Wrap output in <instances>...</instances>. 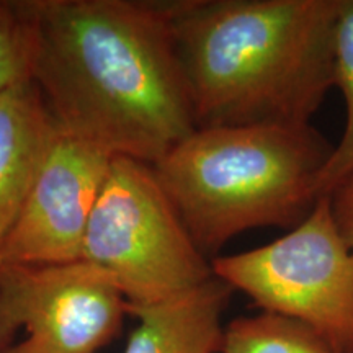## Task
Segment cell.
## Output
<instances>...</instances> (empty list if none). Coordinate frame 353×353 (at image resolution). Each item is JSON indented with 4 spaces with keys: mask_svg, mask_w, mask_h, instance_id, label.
Returning <instances> with one entry per match:
<instances>
[{
    "mask_svg": "<svg viewBox=\"0 0 353 353\" xmlns=\"http://www.w3.org/2000/svg\"><path fill=\"white\" fill-rule=\"evenodd\" d=\"M30 77L61 134L154 165L196 131L167 2L25 0Z\"/></svg>",
    "mask_w": 353,
    "mask_h": 353,
    "instance_id": "6da1fadb",
    "label": "cell"
},
{
    "mask_svg": "<svg viewBox=\"0 0 353 353\" xmlns=\"http://www.w3.org/2000/svg\"><path fill=\"white\" fill-rule=\"evenodd\" d=\"M339 2H167L196 130L311 125L335 87Z\"/></svg>",
    "mask_w": 353,
    "mask_h": 353,
    "instance_id": "7a4b0ae2",
    "label": "cell"
},
{
    "mask_svg": "<svg viewBox=\"0 0 353 353\" xmlns=\"http://www.w3.org/2000/svg\"><path fill=\"white\" fill-rule=\"evenodd\" d=\"M334 145L311 125L200 128L152 165L210 260L250 229H294L321 200Z\"/></svg>",
    "mask_w": 353,
    "mask_h": 353,
    "instance_id": "3957f363",
    "label": "cell"
},
{
    "mask_svg": "<svg viewBox=\"0 0 353 353\" xmlns=\"http://www.w3.org/2000/svg\"><path fill=\"white\" fill-rule=\"evenodd\" d=\"M82 260L107 273L130 306L167 301L214 276L152 165L128 157H113Z\"/></svg>",
    "mask_w": 353,
    "mask_h": 353,
    "instance_id": "277c9868",
    "label": "cell"
},
{
    "mask_svg": "<svg viewBox=\"0 0 353 353\" xmlns=\"http://www.w3.org/2000/svg\"><path fill=\"white\" fill-rule=\"evenodd\" d=\"M211 267L263 312L303 322L337 353H353V250L335 226L329 196L286 236L247 252L216 255Z\"/></svg>",
    "mask_w": 353,
    "mask_h": 353,
    "instance_id": "5b68a950",
    "label": "cell"
},
{
    "mask_svg": "<svg viewBox=\"0 0 353 353\" xmlns=\"http://www.w3.org/2000/svg\"><path fill=\"white\" fill-rule=\"evenodd\" d=\"M126 314L120 288L85 260L0 263V353H97Z\"/></svg>",
    "mask_w": 353,
    "mask_h": 353,
    "instance_id": "8992f818",
    "label": "cell"
},
{
    "mask_svg": "<svg viewBox=\"0 0 353 353\" xmlns=\"http://www.w3.org/2000/svg\"><path fill=\"white\" fill-rule=\"evenodd\" d=\"M113 157L61 134L19 218L0 244V263L82 260L83 239Z\"/></svg>",
    "mask_w": 353,
    "mask_h": 353,
    "instance_id": "52a82bcc",
    "label": "cell"
},
{
    "mask_svg": "<svg viewBox=\"0 0 353 353\" xmlns=\"http://www.w3.org/2000/svg\"><path fill=\"white\" fill-rule=\"evenodd\" d=\"M61 131L32 77L0 94V244L19 218Z\"/></svg>",
    "mask_w": 353,
    "mask_h": 353,
    "instance_id": "ba28073f",
    "label": "cell"
},
{
    "mask_svg": "<svg viewBox=\"0 0 353 353\" xmlns=\"http://www.w3.org/2000/svg\"><path fill=\"white\" fill-rule=\"evenodd\" d=\"M232 286L213 276L198 288L149 306H130L139 321L123 353H221L223 316Z\"/></svg>",
    "mask_w": 353,
    "mask_h": 353,
    "instance_id": "9c48e42d",
    "label": "cell"
},
{
    "mask_svg": "<svg viewBox=\"0 0 353 353\" xmlns=\"http://www.w3.org/2000/svg\"><path fill=\"white\" fill-rule=\"evenodd\" d=\"M221 353H337L316 330L290 317L262 312L224 329Z\"/></svg>",
    "mask_w": 353,
    "mask_h": 353,
    "instance_id": "30bf717a",
    "label": "cell"
},
{
    "mask_svg": "<svg viewBox=\"0 0 353 353\" xmlns=\"http://www.w3.org/2000/svg\"><path fill=\"white\" fill-rule=\"evenodd\" d=\"M335 87L342 90L347 107L345 131L322 172L319 192L329 196L353 174V0L339 2L335 28Z\"/></svg>",
    "mask_w": 353,
    "mask_h": 353,
    "instance_id": "8fae6325",
    "label": "cell"
},
{
    "mask_svg": "<svg viewBox=\"0 0 353 353\" xmlns=\"http://www.w3.org/2000/svg\"><path fill=\"white\" fill-rule=\"evenodd\" d=\"M32 26L25 0H0V94L30 77Z\"/></svg>",
    "mask_w": 353,
    "mask_h": 353,
    "instance_id": "7c38bea8",
    "label": "cell"
},
{
    "mask_svg": "<svg viewBox=\"0 0 353 353\" xmlns=\"http://www.w3.org/2000/svg\"><path fill=\"white\" fill-rule=\"evenodd\" d=\"M329 200L335 226L353 250V174L334 188Z\"/></svg>",
    "mask_w": 353,
    "mask_h": 353,
    "instance_id": "4fadbf2b",
    "label": "cell"
}]
</instances>
